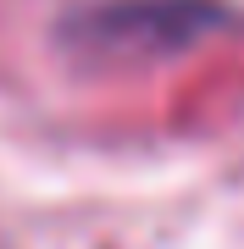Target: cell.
<instances>
[{"mask_svg":"<svg viewBox=\"0 0 244 249\" xmlns=\"http://www.w3.org/2000/svg\"><path fill=\"white\" fill-rule=\"evenodd\" d=\"M233 28L222 0H94L61 22V50L89 72H139Z\"/></svg>","mask_w":244,"mask_h":249,"instance_id":"1","label":"cell"}]
</instances>
